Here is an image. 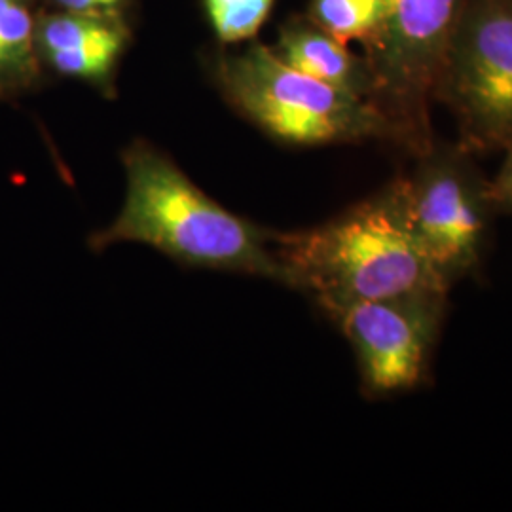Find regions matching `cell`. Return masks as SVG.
Listing matches in <instances>:
<instances>
[{
  "mask_svg": "<svg viewBox=\"0 0 512 512\" xmlns=\"http://www.w3.org/2000/svg\"><path fill=\"white\" fill-rule=\"evenodd\" d=\"M289 287L327 317L351 304L450 285L421 249L406 213L403 175L342 215L296 232H274Z\"/></svg>",
  "mask_w": 512,
  "mask_h": 512,
  "instance_id": "obj_1",
  "label": "cell"
},
{
  "mask_svg": "<svg viewBox=\"0 0 512 512\" xmlns=\"http://www.w3.org/2000/svg\"><path fill=\"white\" fill-rule=\"evenodd\" d=\"M122 160L124 205L109 226L90 236L92 251L143 243L190 268L253 275L289 287L275 255L274 232L228 211L148 143H133Z\"/></svg>",
  "mask_w": 512,
  "mask_h": 512,
  "instance_id": "obj_2",
  "label": "cell"
},
{
  "mask_svg": "<svg viewBox=\"0 0 512 512\" xmlns=\"http://www.w3.org/2000/svg\"><path fill=\"white\" fill-rule=\"evenodd\" d=\"M220 92L256 128L296 147L391 143V128L370 101L287 65L272 48L253 44L222 57Z\"/></svg>",
  "mask_w": 512,
  "mask_h": 512,
  "instance_id": "obj_3",
  "label": "cell"
},
{
  "mask_svg": "<svg viewBox=\"0 0 512 512\" xmlns=\"http://www.w3.org/2000/svg\"><path fill=\"white\" fill-rule=\"evenodd\" d=\"M461 0H385L378 35L365 46L370 103L391 128V145L416 158L435 141L431 107Z\"/></svg>",
  "mask_w": 512,
  "mask_h": 512,
  "instance_id": "obj_4",
  "label": "cell"
},
{
  "mask_svg": "<svg viewBox=\"0 0 512 512\" xmlns=\"http://www.w3.org/2000/svg\"><path fill=\"white\" fill-rule=\"evenodd\" d=\"M435 103L475 156L512 143V0H461L442 59Z\"/></svg>",
  "mask_w": 512,
  "mask_h": 512,
  "instance_id": "obj_5",
  "label": "cell"
},
{
  "mask_svg": "<svg viewBox=\"0 0 512 512\" xmlns=\"http://www.w3.org/2000/svg\"><path fill=\"white\" fill-rule=\"evenodd\" d=\"M414 160V169L403 175L406 213L423 253L454 287L482 270L497 217L490 179L458 141L435 137Z\"/></svg>",
  "mask_w": 512,
  "mask_h": 512,
  "instance_id": "obj_6",
  "label": "cell"
},
{
  "mask_svg": "<svg viewBox=\"0 0 512 512\" xmlns=\"http://www.w3.org/2000/svg\"><path fill=\"white\" fill-rule=\"evenodd\" d=\"M448 296L442 289L397 294L329 315L353 348L365 397L385 399L427 382Z\"/></svg>",
  "mask_w": 512,
  "mask_h": 512,
  "instance_id": "obj_7",
  "label": "cell"
},
{
  "mask_svg": "<svg viewBox=\"0 0 512 512\" xmlns=\"http://www.w3.org/2000/svg\"><path fill=\"white\" fill-rule=\"evenodd\" d=\"M296 71L317 78L342 92L370 101L372 74L365 57L353 54L310 18L291 19L272 48Z\"/></svg>",
  "mask_w": 512,
  "mask_h": 512,
  "instance_id": "obj_8",
  "label": "cell"
},
{
  "mask_svg": "<svg viewBox=\"0 0 512 512\" xmlns=\"http://www.w3.org/2000/svg\"><path fill=\"white\" fill-rule=\"evenodd\" d=\"M31 0H0V99L31 90L40 76Z\"/></svg>",
  "mask_w": 512,
  "mask_h": 512,
  "instance_id": "obj_9",
  "label": "cell"
},
{
  "mask_svg": "<svg viewBox=\"0 0 512 512\" xmlns=\"http://www.w3.org/2000/svg\"><path fill=\"white\" fill-rule=\"evenodd\" d=\"M128 35V27L116 10L105 12H76L61 10L37 18L35 42L40 61L57 55L73 54L84 50L99 40Z\"/></svg>",
  "mask_w": 512,
  "mask_h": 512,
  "instance_id": "obj_10",
  "label": "cell"
},
{
  "mask_svg": "<svg viewBox=\"0 0 512 512\" xmlns=\"http://www.w3.org/2000/svg\"><path fill=\"white\" fill-rule=\"evenodd\" d=\"M385 0H311L308 18L329 35L349 44H370L384 21Z\"/></svg>",
  "mask_w": 512,
  "mask_h": 512,
  "instance_id": "obj_11",
  "label": "cell"
},
{
  "mask_svg": "<svg viewBox=\"0 0 512 512\" xmlns=\"http://www.w3.org/2000/svg\"><path fill=\"white\" fill-rule=\"evenodd\" d=\"M275 0H205L217 37L241 42L255 37L270 16Z\"/></svg>",
  "mask_w": 512,
  "mask_h": 512,
  "instance_id": "obj_12",
  "label": "cell"
},
{
  "mask_svg": "<svg viewBox=\"0 0 512 512\" xmlns=\"http://www.w3.org/2000/svg\"><path fill=\"white\" fill-rule=\"evenodd\" d=\"M505 160L499 173L490 181V196L497 217L512 215V143L503 150Z\"/></svg>",
  "mask_w": 512,
  "mask_h": 512,
  "instance_id": "obj_13",
  "label": "cell"
},
{
  "mask_svg": "<svg viewBox=\"0 0 512 512\" xmlns=\"http://www.w3.org/2000/svg\"><path fill=\"white\" fill-rule=\"evenodd\" d=\"M61 10H76V12H105L116 10L124 0H52Z\"/></svg>",
  "mask_w": 512,
  "mask_h": 512,
  "instance_id": "obj_14",
  "label": "cell"
}]
</instances>
